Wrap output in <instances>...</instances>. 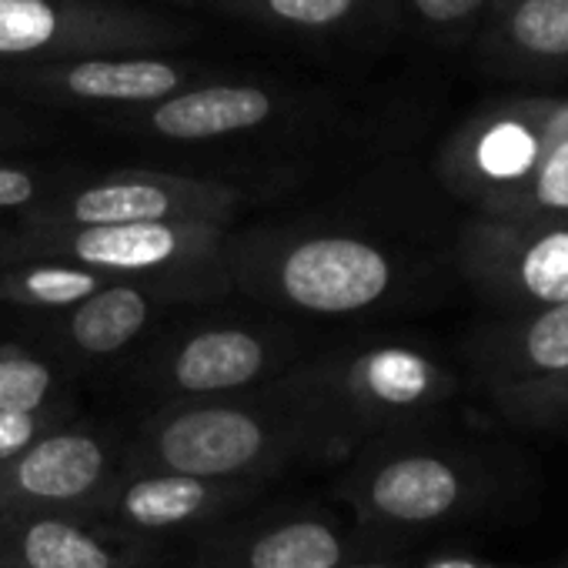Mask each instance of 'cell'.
Wrapping results in <instances>:
<instances>
[{"mask_svg":"<svg viewBox=\"0 0 568 568\" xmlns=\"http://www.w3.org/2000/svg\"><path fill=\"white\" fill-rule=\"evenodd\" d=\"M335 432L277 382L154 405L124 438V468H164L204 478H264L345 462Z\"/></svg>","mask_w":568,"mask_h":568,"instance_id":"1","label":"cell"},{"mask_svg":"<svg viewBox=\"0 0 568 568\" xmlns=\"http://www.w3.org/2000/svg\"><path fill=\"white\" fill-rule=\"evenodd\" d=\"M438 174L485 217L568 214V101L515 98L471 114Z\"/></svg>","mask_w":568,"mask_h":568,"instance_id":"2","label":"cell"},{"mask_svg":"<svg viewBox=\"0 0 568 568\" xmlns=\"http://www.w3.org/2000/svg\"><path fill=\"white\" fill-rule=\"evenodd\" d=\"M227 224L217 221H138L28 227L0 234V261L64 257L114 281L144 284L171 305L217 302L234 292L227 271Z\"/></svg>","mask_w":568,"mask_h":568,"instance_id":"3","label":"cell"},{"mask_svg":"<svg viewBox=\"0 0 568 568\" xmlns=\"http://www.w3.org/2000/svg\"><path fill=\"white\" fill-rule=\"evenodd\" d=\"M234 292L308 318L362 315L398 288V261L372 237L348 231L231 234Z\"/></svg>","mask_w":568,"mask_h":568,"instance_id":"4","label":"cell"},{"mask_svg":"<svg viewBox=\"0 0 568 568\" xmlns=\"http://www.w3.org/2000/svg\"><path fill=\"white\" fill-rule=\"evenodd\" d=\"M274 382L315 412L348 452L378 435H402L455 392L445 365L395 342L298 358Z\"/></svg>","mask_w":568,"mask_h":568,"instance_id":"5","label":"cell"},{"mask_svg":"<svg viewBox=\"0 0 568 568\" xmlns=\"http://www.w3.org/2000/svg\"><path fill=\"white\" fill-rule=\"evenodd\" d=\"M298 362V338L257 322H201L161 335L131 365V385L154 405L234 395L274 382Z\"/></svg>","mask_w":568,"mask_h":568,"instance_id":"6","label":"cell"},{"mask_svg":"<svg viewBox=\"0 0 568 568\" xmlns=\"http://www.w3.org/2000/svg\"><path fill=\"white\" fill-rule=\"evenodd\" d=\"M194 38V24L131 0H0V64L171 51Z\"/></svg>","mask_w":568,"mask_h":568,"instance_id":"7","label":"cell"},{"mask_svg":"<svg viewBox=\"0 0 568 568\" xmlns=\"http://www.w3.org/2000/svg\"><path fill=\"white\" fill-rule=\"evenodd\" d=\"M375 538L325 505H251L184 541L171 568H338L378 558Z\"/></svg>","mask_w":568,"mask_h":568,"instance_id":"8","label":"cell"},{"mask_svg":"<svg viewBox=\"0 0 568 568\" xmlns=\"http://www.w3.org/2000/svg\"><path fill=\"white\" fill-rule=\"evenodd\" d=\"M244 187L171 174V171H111L101 178L68 181L34 211L21 214L18 224L28 227H81V224H138V221H217L231 224Z\"/></svg>","mask_w":568,"mask_h":568,"instance_id":"9","label":"cell"},{"mask_svg":"<svg viewBox=\"0 0 568 568\" xmlns=\"http://www.w3.org/2000/svg\"><path fill=\"white\" fill-rule=\"evenodd\" d=\"M335 491L375 538V531L385 528H415L448 518L465 501L468 478L445 452L405 445L398 435H378L345 458Z\"/></svg>","mask_w":568,"mask_h":568,"instance_id":"10","label":"cell"},{"mask_svg":"<svg viewBox=\"0 0 568 568\" xmlns=\"http://www.w3.org/2000/svg\"><path fill=\"white\" fill-rule=\"evenodd\" d=\"M455 254L471 288L505 312L568 302V214H475L462 227Z\"/></svg>","mask_w":568,"mask_h":568,"instance_id":"11","label":"cell"},{"mask_svg":"<svg viewBox=\"0 0 568 568\" xmlns=\"http://www.w3.org/2000/svg\"><path fill=\"white\" fill-rule=\"evenodd\" d=\"M274 481L204 478L164 468H124L84 508L98 521L144 541H191L217 521L257 505Z\"/></svg>","mask_w":568,"mask_h":568,"instance_id":"12","label":"cell"},{"mask_svg":"<svg viewBox=\"0 0 568 568\" xmlns=\"http://www.w3.org/2000/svg\"><path fill=\"white\" fill-rule=\"evenodd\" d=\"M207 68L168 51H114L48 64H0V88L44 104L134 111L204 81Z\"/></svg>","mask_w":568,"mask_h":568,"instance_id":"13","label":"cell"},{"mask_svg":"<svg viewBox=\"0 0 568 568\" xmlns=\"http://www.w3.org/2000/svg\"><path fill=\"white\" fill-rule=\"evenodd\" d=\"M124 465V435L68 418L0 465V515L84 511Z\"/></svg>","mask_w":568,"mask_h":568,"instance_id":"14","label":"cell"},{"mask_svg":"<svg viewBox=\"0 0 568 568\" xmlns=\"http://www.w3.org/2000/svg\"><path fill=\"white\" fill-rule=\"evenodd\" d=\"M164 551L84 511L0 515V568H161Z\"/></svg>","mask_w":568,"mask_h":568,"instance_id":"15","label":"cell"},{"mask_svg":"<svg viewBox=\"0 0 568 568\" xmlns=\"http://www.w3.org/2000/svg\"><path fill=\"white\" fill-rule=\"evenodd\" d=\"M171 302L154 295L134 281H111L91 298L41 315L31 342L48 348L58 362H64L74 375L84 368H104L124 355H131L168 315Z\"/></svg>","mask_w":568,"mask_h":568,"instance_id":"16","label":"cell"},{"mask_svg":"<svg viewBox=\"0 0 568 568\" xmlns=\"http://www.w3.org/2000/svg\"><path fill=\"white\" fill-rule=\"evenodd\" d=\"M281 114V94L261 81H197L154 104L121 111L114 128L168 144H207L251 134Z\"/></svg>","mask_w":568,"mask_h":568,"instance_id":"17","label":"cell"},{"mask_svg":"<svg viewBox=\"0 0 568 568\" xmlns=\"http://www.w3.org/2000/svg\"><path fill=\"white\" fill-rule=\"evenodd\" d=\"M471 358L488 388L541 382L568 372V302L518 312L515 322L488 328Z\"/></svg>","mask_w":568,"mask_h":568,"instance_id":"18","label":"cell"},{"mask_svg":"<svg viewBox=\"0 0 568 568\" xmlns=\"http://www.w3.org/2000/svg\"><path fill=\"white\" fill-rule=\"evenodd\" d=\"M211 4L234 21L298 38H335L392 14L388 0H211Z\"/></svg>","mask_w":568,"mask_h":568,"instance_id":"19","label":"cell"},{"mask_svg":"<svg viewBox=\"0 0 568 568\" xmlns=\"http://www.w3.org/2000/svg\"><path fill=\"white\" fill-rule=\"evenodd\" d=\"M111 281L114 277L64 257H14L0 261V305L54 315L91 298Z\"/></svg>","mask_w":568,"mask_h":568,"instance_id":"20","label":"cell"},{"mask_svg":"<svg viewBox=\"0 0 568 568\" xmlns=\"http://www.w3.org/2000/svg\"><path fill=\"white\" fill-rule=\"evenodd\" d=\"M74 372L31 338L0 342V408L74 412Z\"/></svg>","mask_w":568,"mask_h":568,"instance_id":"21","label":"cell"},{"mask_svg":"<svg viewBox=\"0 0 568 568\" xmlns=\"http://www.w3.org/2000/svg\"><path fill=\"white\" fill-rule=\"evenodd\" d=\"M491 38L521 61H568V0H508L495 14Z\"/></svg>","mask_w":568,"mask_h":568,"instance_id":"22","label":"cell"},{"mask_svg":"<svg viewBox=\"0 0 568 568\" xmlns=\"http://www.w3.org/2000/svg\"><path fill=\"white\" fill-rule=\"evenodd\" d=\"M498 0H388L395 18L432 38L465 34L481 14H488Z\"/></svg>","mask_w":568,"mask_h":568,"instance_id":"23","label":"cell"},{"mask_svg":"<svg viewBox=\"0 0 568 568\" xmlns=\"http://www.w3.org/2000/svg\"><path fill=\"white\" fill-rule=\"evenodd\" d=\"M68 181L58 171L21 164V161H0V214H28Z\"/></svg>","mask_w":568,"mask_h":568,"instance_id":"24","label":"cell"},{"mask_svg":"<svg viewBox=\"0 0 568 568\" xmlns=\"http://www.w3.org/2000/svg\"><path fill=\"white\" fill-rule=\"evenodd\" d=\"M495 402L515 415V418H528V422H548L558 415H568V372L555 375V378H541V382H521V385H508V388H495L491 392Z\"/></svg>","mask_w":568,"mask_h":568,"instance_id":"25","label":"cell"},{"mask_svg":"<svg viewBox=\"0 0 568 568\" xmlns=\"http://www.w3.org/2000/svg\"><path fill=\"white\" fill-rule=\"evenodd\" d=\"M74 418V412H8L0 408V465L18 458L31 448L41 435L58 428L61 422Z\"/></svg>","mask_w":568,"mask_h":568,"instance_id":"26","label":"cell"},{"mask_svg":"<svg viewBox=\"0 0 568 568\" xmlns=\"http://www.w3.org/2000/svg\"><path fill=\"white\" fill-rule=\"evenodd\" d=\"M425 568H495V565L478 561V558H465V555H448V558H435V561H428Z\"/></svg>","mask_w":568,"mask_h":568,"instance_id":"27","label":"cell"},{"mask_svg":"<svg viewBox=\"0 0 568 568\" xmlns=\"http://www.w3.org/2000/svg\"><path fill=\"white\" fill-rule=\"evenodd\" d=\"M18 141H24V128L18 121H11L8 114H0V148L18 144Z\"/></svg>","mask_w":568,"mask_h":568,"instance_id":"28","label":"cell"},{"mask_svg":"<svg viewBox=\"0 0 568 568\" xmlns=\"http://www.w3.org/2000/svg\"><path fill=\"white\" fill-rule=\"evenodd\" d=\"M338 568H402V561H395V558H388V555H378V558L348 561V565H338Z\"/></svg>","mask_w":568,"mask_h":568,"instance_id":"29","label":"cell"}]
</instances>
